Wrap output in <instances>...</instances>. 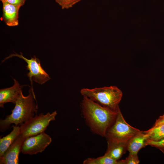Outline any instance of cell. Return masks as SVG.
Instances as JSON below:
<instances>
[{"label": "cell", "mask_w": 164, "mask_h": 164, "mask_svg": "<svg viewBox=\"0 0 164 164\" xmlns=\"http://www.w3.org/2000/svg\"><path fill=\"white\" fill-rule=\"evenodd\" d=\"M80 107L82 115L92 131L103 137L115 121L119 108L117 111L112 110L85 97H83Z\"/></svg>", "instance_id": "cell-1"}, {"label": "cell", "mask_w": 164, "mask_h": 164, "mask_svg": "<svg viewBox=\"0 0 164 164\" xmlns=\"http://www.w3.org/2000/svg\"><path fill=\"white\" fill-rule=\"evenodd\" d=\"M148 136L146 131H141L133 137L128 145V151L129 153L138 154L141 149L146 146V143L148 140Z\"/></svg>", "instance_id": "cell-11"}, {"label": "cell", "mask_w": 164, "mask_h": 164, "mask_svg": "<svg viewBox=\"0 0 164 164\" xmlns=\"http://www.w3.org/2000/svg\"><path fill=\"white\" fill-rule=\"evenodd\" d=\"M14 84L11 87L0 90V107L4 108V104L8 102L15 104L18 98L22 93V86L15 79Z\"/></svg>", "instance_id": "cell-9"}, {"label": "cell", "mask_w": 164, "mask_h": 164, "mask_svg": "<svg viewBox=\"0 0 164 164\" xmlns=\"http://www.w3.org/2000/svg\"><path fill=\"white\" fill-rule=\"evenodd\" d=\"M148 140L158 141L164 139V124L152 127L146 131Z\"/></svg>", "instance_id": "cell-14"}, {"label": "cell", "mask_w": 164, "mask_h": 164, "mask_svg": "<svg viewBox=\"0 0 164 164\" xmlns=\"http://www.w3.org/2000/svg\"><path fill=\"white\" fill-rule=\"evenodd\" d=\"M26 0H5V1L20 7L23 6Z\"/></svg>", "instance_id": "cell-19"}, {"label": "cell", "mask_w": 164, "mask_h": 164, "mask_svg": "<svg viewBox=\"0 0 164 164\" xmlns=\"http://www.w3.org/2000/svg\"><path fill=\"white\" fill-rule=\"evenodd\" d=\"M83 97H88L102 106L117 111L123 95L122 91L115 86L83 88L80 91Z\"/></svg>", "instance_id": "cell-3"}, {"label": "cell", "mask_w": 164, "mask_h": 164, "mask_svg": "<svg viewBox=\"0 0 164 164\" xmlns=\"http://www.w3.org/2000/svg\"><path fill=\"white\" fill-rule=\"evenodd\" d=\"M13 56L18 57L23 60L27 63L26 69L29 71L26 75L29 77L31 83V88L33 90L32 81L42 85L51 79L49 74L45 71L41 67L39 59L35 56L28 59L24 56L22 54L16 53L9 55L3 60L2 62Z\"/></svg>", "instance_id": "cell-6"}, {"label": "cell", "mask_w": 164, "mask_h": 164, "mask_svg": "<svg viewBox=\"0 0 164 164\" xmlns=\"http://www.w3.org/2000/svg\"><path fill=\"white\" fill-rule=\"evenodd\" d=\"M162 124H164V114L159 117L156 120L153 126H155Z\"/></svg>", "instance_id": "cell-20"}, {"label": "cell", "mask_w": 164, "mask_h": 164, "mask_svg": "<svg viewBox=\"0 0 164 164\" xmlns=\"http://www.w3.org/2000/svg\"><path fill=\"white\" fill-rule=\"evenodd\" d=\"M139 162L138 154L129 153L125 159L120 160V164H138Z\"/></svg>", "instance_id": "cell-17"}, {"label": "cell", "mask_w": 164, "mask_h": 164, "mask_svg": "<svg viewBox=\"0 0 164 164\" xmlns=\"http://www.w3.org/2000/svg\"><path fill=\"white\" fill-rule=\"evenodd\" d=\"M81 0H55L63 9H69L80 2Z\"/></svg>", "instance_id": "cell-16"}, {"label": "cell", "mask_w": 164, "mask_h": 164, "mask_svg": "<svg viewBox=\"0 0 164 164\" xmlns=\"http://www.w3.org/2000/svg\"><path fill=\"white\" fill-rule=\"evenodd\" d=\"M29 94L26 96L22 93L16 101L12 113L4 119L0 120V130L4 132L12 124L20 126L36 114L38 107L33 90L30 87Z\"/></svg>", "instance_id": "cell-2"}, {"label": "cell", "mask_w": 164, "mask_h": 164, "mask_svg": "<svg viewBox=\"0 0 164 164\" xmlns=\"http://www.w3.org/2000/svg\"><path fill=\"white\" fill-rule=\"evenodd\" d=\"M128 144L108 142V148L105 154L112 158L118 160L128 150Z\"/></svg>", "instance_id": "cell-13"}, {"label": "cell", "mask_w": 164, "mask_h": 164, "mask_svg": "<svg viewBox=\"0 0 164 164\" xmlns=\"http://www.w3.org/2000/svg\"><path fill=\"white\" fill-rule=\"evenodd\" d=\"M57 114L56 111L51 113L36 114L20 126V134L26 138L45 132L50 122L55 120Z\"/></svg>", "instance_id": "cell-5"}, {"label": "cell", "mask_w": 164, "mask_h": 164, "mask_svg": "<svg viewBox=\"0 0 164 164\" xmlns=\"http://www.w3.org/2000/svg\"><path fill=\"white\" fill-rule=\"evenodd\" d=\"M51 142V137L45 132L28 137L23 143L21 152L30 155L42 152Z\"/></svg>", "instance_id": "cell-7"}, {"label": "cell", "mask_w": 164, "mask_h": 164, "mask_svg": "<svg viewBox=\"0 0 164 164\" xmlns=\"http://www.w3.org/2000/svg\"><path fill=\"white\" fill-rule=\"evenodd\" d=\"M2 19L5 24L9 26L19 25V12L20 7L4 1L2 3Z\"/></svg>", "instance_id": "cell-10"}, {"label": "cell", "mask_w": 164, "mask_h": 164, "mask_svg": "<svg viewBox=\"0 0 164 164\" xmlns=\"http://www.w3.org/2000/svg\"><path fill=\"white\" fill-rule=\"evenodd\" d=\"M12 131L6 136L0 138V157L14 142L20 133V127L13 125Z\"/></svg>", "instance_id": "cell-12"}, {"label": "cell", "mask_w": 164, "mask_h": 164, "mask_svg": "<svg viewBox=\"0 0 164 164\" xmlns=\"http://www.w3.org/2000/svg\"><path fill=\"white\" fill-rule=\"evenodd\" d=\"M0 1L2 2V3L5 1V0H0Z\"/></svg>", "instance_id": "cell-21"}, {"label": "cell", "mask_w": 164, "mask_h": 164, "mask_svg": "<svg viewBox=\"0 0 164 164\" xmlns=\"http://www.w3.org/2000/svg\"><path fill=\"white\" fill-rule=\"evenodd\" d=\"M146 145L158 149L164 153V139L158 141L148 140Z\"/></svg>", "instance_id": "cell-18"}, {"label": "cell", "mask_w": 164, "mask_h": 164, "mask_svg": "<svg viewBox=\"0 0 164 164\" xmlns=\"http://www.w3.org/2000/svg\"><path fill=\"white\" fill-rule=\"evenodd\" d=\"M21 134L0 157V164H18L19 155L23 143L25 139Z\"/></svg>", "instance_id": "cell-8"}, {"label": "cell", "mask_w": 164, "mask_h": 164, "mask_svg": "<svg viewBox=\"0 0 164 164\" xmlns=\"http://www.w3.org/2000/svg\"><path fill=\"white\" fill-rule=\"evenodd\" d=\"M141 132L127 122L119 108L115 119L108 129L105 137L107 142L128 144L133 137Z\"/></svg>", "instance_id": "cell-4"}, {"label": "cell", "mask_w": 164, "mask_h": 164, "mask_svg": "<svg viewBox=\"0 0 164 164\" xmlns=\"http://www.w3.org/2000/svg\"><path fill=\"white\" fill-rule=\"evenodd\" d=\"M83 163L84 164H120L119 160H116L105 154L96 158H88Z\"/></svg>", "instance_id": "cell-15"}]
</instances>
